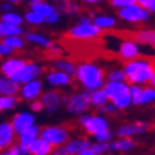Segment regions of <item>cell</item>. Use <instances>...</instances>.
<instances>
[{
    "label": "cell",
    "mask_w": 155,
    "mask_h": 155,
    "mask_svg": "<svg viewBox=\"0 0 155 155\" xmlns=\"http://www.w3.org/2000/svg\"><path fill=\"white\" fill-rule=\"evenodd\" d=\"M87 22H91L90 18H87V17H81L79 18V24H87Z\"/></svg>",
    "instance_id": "f907efd6"
},
{
    "label": "cell",
    "mask_w": 155,
    "mask_h": 155,
    "mask_svg": "<svg viewBox=\"0 0 155 155\" xmlns=\"http://www.w3.org/2000/svg\"><path fill=\"white\" fill-rule=\"evenodd\" d=\"M151 129V123L147 122V120H133V122H126L116 126L114 133H115V137H132V139H136L139 136L147 134Z\"/></svg>",
    "instance_id": "52a82bcc"
},
{
    "label": "cell",
    "mask_w": 155,
    "mask_h": 155,
    "mask_svg": "<svg viewBox=\"0 0 155 155\" xmlns=\"http://www.w3.org/2000/svg\"><path fill=\"white\" fill-rule=\"evenodd\" d=\"M19 84L11 78L0 75V96H18Z\"/></svg>",
    "instance_id": "d4e9b609"
},
{
    "label": "cell",
    "mask_w": 155,
    "mask_h": 155,
    "mask_svg": "<svg viewBox=\"0 0 155 155\" xmlns=\"http://www.w3.org/2000/svg\"><path fill=\"white\" fill-rule=\"evenodd\" d=\"M40 103L43 105V111L47 114H55L62 108L64 104V93L57 89L45 90L40 96Z\"/></svg>",
    "instance_id": "30bf717a"
},
{
    "label": "cell",
    "mask_w": 155,
    "mask_h": 155,
    "mask_svg": "<svg viewBox=\"0 0 155 155\" xmlns=\"http://www.w3.org/2000/svg\"><path fill=\"white\" fill-rule=\"evenodd\" d=\"M97 111H98V114L107 116V118H108V116H112V115H115V114L119 112V111L116 110V107L112 103H110V101H108V103H105L103 107H100V108H98Z\"/></svg>",
    "instance_id": "74e56055"
},
{
    "label": "cell",
    "mask_w": 155,
    "mask_h": 155,
    "mask_svg": "<svg viewBox=\"0 0 155 155\" xmlns=\"http://www.w3.org/2000/svg\"><path fill=\"white\" fill-rule=\"evenodd\" d=\"M90 145H91V141L89 137L78 136V137H69V140L64 144V147L67 150L68 155H78L81 151L89 148Z\"/></svg>",
    "instance_id": "ffe728a7"
},
{
    "label": "cell",
    "mask_w": 155,
    "mask_h": 155,
    "mask_svg": "<svg viewBox=\"0 0 155 155\" xmlns=\"http://www.w3.org/2000/svg\"><path fill=\"white\" fill-rule=\"evenodd\" d=\"M31 10H32V11H35V13H38V14H40L43 18H46L47 15H50L51 13H54V11H55L54 7H53L50 3H46L45 0H43V2H40V3H38V4L31 6Z\"/></svg>",
    "instance_id": "1f68e13d"
},
{
    "label": "cell",
    "mask_w": 155,
    "mask_h": 155,
    "mask_svg": "<svg viewBox=\"0 0 155 155\" xmlns=\"http://www.w3.org/2000/svg\"><path fill=\"white\" fill-rule=\"evenodd\" d=\"M0 21L6 24H11V25H17V26H22L24 24V17L21 14H18L17 11L11 10L7 13H2L0 14Z\"/></svg>",
    "instance_id": "83f0119b"
},
{
    "label": "cell",
    "mask_w": 155,
    "mask_h": 155,
    "mask_svg": "<svg viewBox=\"0 0 155 155\" xmlns=\"http://www.w3.org/2000/svg\"><path fill=\"white\" fill-rule=\"evenodd\" d=\"M24 35L22 26L11 25V24H6L0 21V40L8 36H21Z\"/></svg>",
    "instance_id": "4316f807"
},
{
    "label": "cell",
    "mask_w": 155,
    "mask_h": 155,
    "mask_svg": "<svg viewBox=\"0 0 155 155\" xmlns=\"http://www.w3.org/2000/svg\"><path fill=\"white\" fill-rule=\"evenodd\" d=\"M11 54H14L13 50H10V48L7 47L2 40H0V58H6V57H8V55H11Z\"/></svg>",
    "instance_id": "7bdbcfd3"
},
{
    "label": "cell",
    "mask_w": 155,
    "mask_h": 155,
    "mask_svg": "<svg viewBox=\"0 0 155 155\" xmlns=\"http://www.w3.org/2000/svg\"><path fill=\"white\" fill-rule=\"evenodd\" d=\"M0 155H19V154H18V151H17L15 145H10L7 148L2 150V151H0Z\"/></svg>",
    "instance_id": "f6af8a7d"
},
{
    "label": "cell",
    "mask_w": 155,
    "mask_h": 155,
    "mask_svg": "<svg viewBox=\"0 0 155 155\" xmlns=\"http://www.w3.org/2000/svg\"><path fill=\"white\" fill-rule=\"evenodd\" d=\"M150 84H151L152 87H155V74H154V76H152V79H151V82H150Z\"/></svg>",
    "instance_id": "11a10c76"
},
{
    "label": "cell",
    "mask_w": 155,
    "mask_h": 155,
    "mask_svg": "<svg viewBox=\"0 0 155 155\" xmlns=\"http://www.w3.org/2000/svg\"><path fill=\"white\" fill-rule=\"evenodd\" d=\"M94 25H97L98 28L103 31V29H111L116 25V21L115 18L112 17H108V15H100V17H96L93 21Z\"/></svg>",
    "instance_id": "d6a6232c"
},
{
    "label": "cell",
    "mask_w": 155,
    "mask_h": 155,
    "mask_svg": "<svg viewBox=\"0 0 155 155\" xmlns=\"http://www.w3.org/2000/svg\"><path fill=\"white\" fill-rule=\"evenodd\" d=\"M6 2H8V3H11V4H18V3H21V0H6Z\"/></svg>",
    "instance_id": "db71d44e"
},
{
    "label": "cell",
    "mask_w": 155,
    "mask_h": 155,
    "mask_svg": "<svg viewBox=\"0 0 155 155\" xmlns=\"http://www.w3.org/2000/svg\"><path fill=\"white\" fill-rule=\"evenodd\" d=\"M78 122L81 125L82 130L89 136H96L97 133L104 132V130L111 129L110 119L107 116L101 115V114H82L78 116Z\"/></svg>",
    "instance_id": "5b68a950"
},
{
    "label": "cell",
    "mask_w": 155,
    "mask_h": 155,
    "mask_svg": "<svg viewBox=\"0 0 155 155\" xmlns=\"http://www.w3.org/2000/svg\"><path fill=\"white\" fill-rule=\"evenodd\" d=\"M21 103L18 96H0V111H13Z\"/></svg>",
    "instance_id": "f546056e"
},
{
    "label": "cell",
    "mask_w": 155,
    "mask_h": 155,
    "mask_svg": "<svg viewBox=\"0 0 155 155\" xmlns=\"http://www.w3.org/2000/svg\"><path fill=\"white\" fill-rule=\"evenodd\" d=\"M152 13H155V7H154V10H152Z\"/></svg>",
    "instance_id": "91938a15"
},
{
    "label": "cell",
    "mask_w": 155,
    "mask_h": 155,
    "mask_svg": "<svg viewBox=\"0 0 155 155\" xmlns=\"http://www.w3.org/2000/svg\"><path fill=\"white\" fill-rule=\"evenodd\" d=\"M61 10L65 14H75L79 11V7L74 2H64V4L61 6Z\"/></svg>",
    "instance_id": "f35d334b"
},
{
    "label": "cell",
    "mask_w": 155,
    "mask_h": 155,
    "mask_svg": "<svg viewBox=\"0 0 155 155\" xmlns=\"http://www.w3.org/2000/svg\"><path fill=\"white\" fill-rule=\"evenodd\" d=\"M134 2H136V4H139L140 7L145 8L147 11H151V13L155 7V0H134Z\"/></svg>",
    "instance_id": "ab89813d"
},
{
    "label": "cell",
    "mask_w": 155,
    "mask_h": 155,
    "mask_svg": "<svg viewBox=\"0 0 155 155\" xmlns=\"http://www.w3.org/2000/svg\"><path fill=\"white\" fill-rule=\"evenodd\" d=\"M144 155H154V154H144Z\"/></svg>",
    "instance_id": "680465c9"
},
{
    "label": "cell",
    "mask_w": 155,
    "mask_h": 155,
    "mask_svg": "<svg viewBox=\"0 0 155 155\" xmlns=\"http://www.w3.org/2000/svg\"><path fill=\"white\" fill-rule=\"evenodd\" d=\"M83 2H86V3H89V4H94V3H98L100 0H83Z\"/></svg>",
    "instance_id": "f5cc1de1"
},
{
    "label": "cell",
    "mask_w": 155,
    "mask_h": 155,
    "mask_svg": "<svg viewBox=\"0 0 155 155\" xmlns=\"http://www.w3.org/2000/svg\"><path fill=\"white\" fill-rule=\"evenodd\" d=\"M90 148L96 155H105L110 154V143H91Z\"/></svg>",
    "instance_id": "8d00e7d4"
},
{
    "label": "cell",
    "mask_w": 155,
    "mask_h": 155,
    "mask_svg": "<svg viewBox=\"0 0 155 155\" xmlns=\"http://www.w3.org/2000/svg\"><path fill=\"white\" fill-rule=\"evenodd\" d=\"M2 42L10 48V50H13L14 53L15 51H19V50H22L25 47V39L22 36H8V38H4L2 39Z\"/></svg>",
    "instance_id": "f1b7e54d"
},
{
    "label": "cell",
    "mask_w": 155,
    "mask_h": 155,
    "mask_svg": "<svg viewBox=\"0 0 155 155\" xmlns=\"http://www.w3.org/2000/svg\"><path fill=\"white\" fill-rule=\"evenodd\" d=\"M105 155H112V154H105Z\"/></svg>",
    "instance_id": "94428289"
},
{
    "label": "cell",
    "mask_w": 155,
    "mask_h": 155,
    "mask_svg": "<svg viewBox=\"0 0 155 155\" xmlns=\"http://www.w3.org/2000/svg\"><path fill=\"white\" fill-rule=\"evenodd\" d=\"M25 64V60L18 55H8L0 62V75L7 78H13L17 72L22 68V65Z\"/></svg>",
    "instance_id": "2e32d148"
},
{
    "label": "cell",
    "mask_w": 155,
    "mask_h": 155,
    "mask_svg": "<svg viewBox=\"0 0 155 155\" xmlns=\"http://www.w3.org/2000/svg\"><path fill=\"white\" fill-rule=\"evenodd\" d=\"M29 104V111L33 114H38V112H43V105L40 103V100H35V101H31Z\"/></svg>",
    "instance_id": "b9f144b4"
},
{
    "label": "cell",
    "mask_w": 155,
    "mask_h": 155,
    "mask_svg": "<svg viewBox=\"0 0 155 155\" xmlns=\"http://www.w3.org/2000/svg\"><path fill=\"white\" fill-rule=\"evenodd\" d=\"M137 148V141L132 137H115L110 141V154H127Z\"/></svg>",
    "instance_id": "e0dca14e"
},
{
    "label": "cell",
    "mask_w": 155,
    "mask_h": 155,
    "mask_svg": "<svg viewBox=\"0 0 155 155\" xmlns=\"http://www.w3.org/2000/svg\"><path fill=\"white\" fill-rule=\"evenodd\" d=\"M51 155H68V154H67L65 147L64 145H61V147H55V148H53Z\"/></svg>",
    "instance_id": "7dc6e473"
},
{
    "label": "cell",
    "mask_w": 155,
    "mask_h": 155,
    "mask_svg": "<svg viewBox=\"0 0 155 155\" xmlns=\"http://www.w3.org/2000/svg\"><path fill=\"white\" fill-rule=\"evenodd\" d=\"M45 82L51 87V89H67V87H71L74 83V78L69 76L65 72H61L58 69H50L47 74L45 75Z\"/></svg>",
    "instance_id": "4fadbf2b"
},
{
    "label": "cell",
    "mask_w": 155,
    "mask_h": 155,
    "mask_svg": "<svg viewBox=\"0 0 155 155\" xmlns=\"http://www.w3.org/2000/svg\"><path fill=\"white\" fill-rule=\"evenodd\" d=\"M118 55L123 61H132L140 57V45L130 39H123L118 47Z\"/></svg>",
    "instance_id": "ac0fdd59"
},
{
    "label": "cell",
    "mask_w": 155,
    "mask_h": 155,
    "mask_svg": "<svg viewBox=\"0 0 155 155\" xmlns=\"http://www.w3.org/2000/svg\"><path fill=\"white\" fill-rule=\"evenodd\" d=\"M122 68L126 75V82L129 84H137V86L150 84L155 74V65L145 58H136L132 61H126Z\"/></svg>",
    "instance_id": "7a4b0ae2"
},
{
    "label": "cell",
    "mask_w": 155,
    "mask_h": 155,
    "mask_svg": "<svg viewBox=\"0 0 155 155\" xmlns=\"http://www.w3.org/2000/svg\"><path fill=\"white\" fill-rule=\"evenodd\" d=\"M13 10V4L8 3V2H3L0 4V11L2 13H7V11H11Z\"/></svg>",
    "instance_id": "c3c4849f"
},
{
    "label": "cell",
    "mask_w": 155,
    "mask_h": 155,
    "mask_svg": "<svg viewBox=\"0 0 155 155\" xmlns=\"http://www.w3.org/2000/svg\"><path fill=\"white\" fill-rule=\"evenodd\" d=\"M93 139L96 143H110L115 139V133H114L112 129L104 130V132L97 133L96 136H93Z\"/></svg>",
    "instance_id": "d590c367"
},
{
    "label": "cell",
    "mask_w": 155,
    "mask_h": 155,
    "mask_svg": "<svg viewBox=\"0 0 155 155\" xmlns=\"http://www.w3.org/2000/svg\"><path fill=\"white\" fill-rule=\"evenodd\" d=\"M105 103H108V97L104 93L103 89H98V90L90 91V104L93 108L98 110L100 107H103Z\"/></svg>",
    "instance_id": "4dcf8cb0"
},
{
    "label": "cell",
    "mask_w": 155,
    "mask_h": 155,
    "mask_svg": "<svg viewBox=\"0 0 155 155\" xmlns=\"http://www.w3.org/2000/svg\"><path fill=\"white\" fill-rule=\"evenodd\" d=\"M105 79L107 81H112V82H126V75L123 68H114L111 71L105 72Z\"/></svg>",
    "instance_id": "836d02e7"
},
{
    "label": "cell",
    "mask_w": 155,
    "mask_h": 155,
    "mask_svg": "<svg viewBox=\"0 0 155 155\" xmlns=\"http://www.w3.org/2000/svg\"><path fill=\"white\" fill-rule=\"evenodd\" d=\"M151 127H154V129H155V119H154V122L151 123Z\"/></svg>",
    "instance_id": "9f6ffc18"
},
{
    "label": "cell",
    "mask_w": 155,
    "mask_h": 155,
    "mask_svg": "<svg viewBox=\"0 0 155 155\" xmlns=\"http://www.w3.org/2000/svg\"><path fill=\"white\" fill-rule=\"evenodd\" d=\"M100 35H101V29L97 25H94L93 22L75 25L67 32V38L76 40V42H89V40L98 38Z\"/></svg>",
    "instance_id": "ba28073f"
},
{
    "label": "cell",
    "mask_w": 155,
    "mask_h": 155,
    "mask_svg": "<svg viewBox=\"0 0 155 155\" xmlns=\"http://www.w3.org/2000/svg\"><path fill=\"white\" fill-rule=\"evenodd\" d=\"M40 2H43V0H28V4H29V7H31V6H33V4L40 3Z\"/></svg>",
    "instance_id": "816d5d0a"
},
{
    "label": "cell",
    "mask_w": 155,
    "mask_h": 155,
    "mask_svg": "<svg viewBox=\"0 0 155 155\" xmlns=\"http://www.w3.org/2000/svg\"><path fill=\"white\" fill-rule=\"evenodd\" d=\"M58 19H60V14L57 13V11H54V13H51L50 15H47L45 18V22L46 24H50V25H54V24L58 22Z\"/></svg>",
    "instance_id": "ee69618b"
},
{
    "label": "cell",
    "mask_w": 155,
    "mask_h": 155,
    "mask_svg": "<svg viewBox=\"0 0 155 155\" xmlns=\"http://www.w3.org/2000/svg\"><path fill=\"white\" fill-rule=\"evenodd\" d=\"M24 21H25L26 24H29V25H42V24L45 22V18H43L40 14L35 13L32 10H29L28 13H25V15H24Z\"/></svg>",
    "instance_id": "e575fe53"
},
{
    "label": "cell",
    "mask_w": 155,
    "mask_h": 155,
    "mask_svg": "<svg viewBox=\"0 0 155 155\" xmlns=\"http://www.w3.org/2000/svg\"><path fill=\"white\" fill-rule=\"evenodd\" d=\"M111 4L114 7H118V8H123V7L132 6V4H136L134 0H110Z\"/></svg>",
    "instance_id": "60d3db41"
},
{
    "label": "cell",
    "mask_w": 155,
    "mask_h": 155,
    "mask_svg": "<svg viewBox=\"0 0 155 155\" xmlns=\"http://www.w3.org/2000/svg\"><path fill=\"white\" fill-rule=\"evenodd\" d=\"M28 151L29 155H51L53 147L42 137H38L28 145Z\"/></svg>",
    "instance_id": "cb8c5ba5"
},
{
    "label": "cell",
    "mask_w": 155,
    "mask_h": 155,
    "mask_svg": "<svg viewBox=\"0 0 155 155\" xmlns=\"http://www.w3.org/2000/svg\"><path fill=\"white\" fill-rule=\"evenodd\" d=\"M125 39H130L137 45H145L155 48V29H143V31H136V32H125Z\"/></svg>",
    "instance_id": "d6986e66"
},
{
    "label": "cell",
    "mask_w": 155,
    "mask_h": 155,
    "mask_svg": "<svg viewBox=\"0 0 155 155\" xmlns=\"http://www.w3.org/2000/svg\"><path fill=\"white\" fill-rule=\"evenodd\" d=\"M53 68L61 72H65V74H68L69 76L74 78L76 64L74 61H71V60H67V58H55L54 62H53Z\"/></svg>",
    "instance_id": "484cf974"
},
{
    "label": "cell",
    "mask_w": 155,
    "mask_h": 155,
    "mask_svg": "<svg viewBox=\"0 0 155 155\" xmlns=\"http://www.w3.org/2000/svg\"><path fill=\"white\" fill-rule=\"evenodd\" d=\"M38 137H40V126L33 125V126H31V127H28V129H25L24 132L18 133L15 139H17L18 144H22V145L28 147V145L31 144L33 140L38 139Z\"/></svg>",
    "instance_id": "603a6c76"
},
{
    "label": "cell",
    "mask_w": 155,
    "mask_h": 155,
    "mask_svg": "<svg viewBox=\"0 0 155 155\" xmlns=\"http://www.w3.org/2000/svg\"><path fill=\"white\" fill-rule=\"evenodd\" d=\"M43 75V67L40 64L35 61H25V64L22 65V68L14 75L11 79L15 81L18 84L26 83L29 81L33 79H40V76Z\"/></svg>",
    "instance_id": "7c38bea8"
},
{
    "label": "cell",
    "mask_w": 155,
    "mask_h": 155,
    "mask_svg": "<svg viewBox=\"0 0 155 155\" xmlns=\"http://www.w3.org/2000/svg\"><path fill=\"white\" fill-rule=\"evenodd\" d=\"M43 91H45V82L42 79H33V81L19 84L18 97L21 101L31 103V101L39 100Z\"/></svg>",
    "instance_id": "8fae6325"
},
{
    "label": "cell",
    "mask_w": 155,
    "mask_h": 155,
    "mask_svg": "<svg viewBox=\"0 0 155 155\" xmlns=\"http://www.w3.org/2000/svg\"><path fill=\"white\" fill-rule=\"evenodd\" d=\"M14 145H15V148H17V151H18L19 155H29V151H28V147H26V145L18 144V143Z\"/></svg>",
    "instance_id": "bcb514c9"
},
{
    "label": "cell",
    "mask_w": 155,
    "mask_h": 155,
    "mask_svg": "<svg viewBox=\"0 0 155 155\" xmlns=\"http://www.w3.org/2000/svg\"><path fill=\"white\" fill-rule=\"evenodd\" d=\"M103 90L108 97V101L112 103L118 111H125L132 107L130 84L127 82L107 81L103 86Z\"/></svg>",
    "instance_id": "3957f363"
},
{
    "label": "cell",
    "mask_w": 155,
    "mask_h": 155,
    "mask_svg": "<svg viewBox=\"0 0 155 155\" xmlns=\"http://www.w3.org/2000/svg\"><path fill=\"white\" fill-rule=\"evenodd\" d=\"M78 155H96V154H94L93 150H91L90 147H89V148H86V150H83V151H81Z\"/></svg>",
    "instance_id": "681fc988"
},
{
    "label": "cell",
    "mask_w": 155,
    "mask_h": 155,
    "mask_svg": "<svg viewBox=\"0 0 155 155\" xmlns=\"http://www.w3.org/2000/svg\"><path fill=\"white\" fill-rule=\"evenodd\" d=\"M10 123L13 126L15 134H18V133L24 132L31 126L36 125V115L33 112H31V111H19V112L13 115Z\"/></svg>",
    "instance_id": "9a60e30c"
},
{
    "label": "cell",
    "mask_w": 155,
    "mask_h": 155,
    "mask_svg": "<svg viewBox=\"0 0 155 155\" xmlns=\"http://www.w3.org/2000/svg\"><path fill=\"white\" fill-rule=\"evenodd\" d=\"M25 42L31 43V45L36 46V47L45 48V50H48L50 47L54 46V42H53V40H50V39L46 38V36L42 35V33L32 32V31L25 32Z\"/></svg>",
    "instance_id": "7402d4cb"
},
{
    "label": "cell",
    "mask_w": 155,
    "mask_h": 155,
    "mask_svg": "<svg viewBox=\"0 0 155 155\" xmlns=\"http://www.w3.org/2000/svg\"><path fill=\"white\" fill-rule=\"evenodd\" d=\"M60 2H72V0H60Z\"/></svg>",
    "instance_id": "6f0895ef"
},
{
    "label": "cell",
    "mask_w": 155,
    "mask_h": 155,
    "mask_svg": "<svg viewBox=\"0 0 155 155\" xmlns=\"http://www.w3.org/2000/svg\"><path fill=\"white\" fill-rule=\"evenodd\" d=\"M130 97H132V105L134 107H147L155 104V87L151 84L137 86L130 84Z\"/></svg>",
    "instance_id": "9c48e42d"
},
{
    "label": "cell",
    "mask_w": 155,
    "mask_h": 155,
    "mask_svg": "<svg viewBox=\"0 0 155 155\" xmlns=\"http://www.w3.org/2000/svg\"><path fill=\"white\" fill-rule=\"evenodd\" d=\"M15 132L8 120H0V151L10 145H13L15 141Z\"/></svg>",
    "instance_id": "44dd1931"
},
{
    "label": "cell",
    "mask_w": 155,
    "mask_h": 155,
    "mask_svg": "<svg viewBox=\"0 0 155 155\" xmlns=\"http://www.w3.org/2000/svg\"><path fill=\"white\" fill-rule=\"evenodd\" d=\"M119 17L127 22L139 24L143 21H147L150 18V13L145 8L140 7L139 4H132V6L123 7L119 11Z\"/></svg>",
    "instance_id": "5bb4252c"
},
{
    "label": "cell",
    "mask_w": 155,
    "mask_h": 155,
    "mask_svg": "<svg viewBox=\"0 0 155 155\" xmlns=\"http://www.w3.org/2000/svg\"><path fill=\"white\" fill-rule=\"evenodd\" d=\"M74 79L79 86L87 91H94L103 89L105 79V71L100 65L91 61H84L76 65Z\"/></svg>",
    "instance_id": "6da1fadb"
},
{
    "label": "cell",
    "mask_w": 155,
    "mask_h": 155,
    "mask_svg": "<svg viewBox=\"0 0 155 155\" xmlns=\"http://www.w3.org/2000/svg\"><path fill=\"white\" fill-rule=\"evenodd\" d=\"M67 114L72 116H79L90 111V91L87 90H75L71 93H64V104Z\"/></svg>",
    "instance_id": "277c9868"
},
{
    "label": "cell",
    "mask_w": 155,
    "mask_h": 155,
    "mask_svg": "<svg viewBox=\"0 0 155 155\" xmlns=\"http://www.w3.org/2000/svg\"><path fill=\"white\" fill-rule=\"evenodd\" d=\"M40 137L47 141L53 148H55L64 145L69 140L71 130L65 125H47L45 127H40Z\"/></svg>",
    "instance_id": "8992f818"
}]
</instances>
